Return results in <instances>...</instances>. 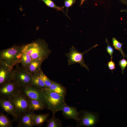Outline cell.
Here are the masks:
<instances>
[{
    "label": "cell",
    "mask_w": 127,
    "mask_h": 127,
    "mask_svg": "<svg viewBox=\"0 0 127 127\" xmlns=\"http://www.w3.org/2000/svg\"><path fill=\"white\" fill-rule=\"evenodd\" d=\"M32 74L24 68L17 66L13 70L12 76V80L19 87L31 85Z\"/></svg>",
    "instance_id": "4"
},
{
    "label": "cell",
    "mask_w": 127,
    "mask_h": 127,
    "mask_svg": "<svg viewBox=\"0 0 127 127\" xmlns=\"http://www.w3.org/2000/svg\"><path fill=\"white\" fill-rule=\"evenodd\" d=\"M83 115L79 116V120L77 122V127L85 126L92 127L96 124L97 118L93 113L87 111H84L82 113Z\"/></svg>",
    "instance_id": "10"
},
{
    "label": "cell",
    "mask_w": 127,
    "mask_h": 127,
    "mask_svg": "<svg viewBox=\"0 0 127 127\" xmlns=\"http://www.w3.org/2000/svg\"><path fill=\"white\" fill-rule=\"evenodd\" d=\"M62 114L65 119H73L76 122L79 120V112L78 111L75 107H70L66 105L63 107Z\"/></svg>",
    "instance_id": "13"
},
{
    "label": "cell",
    "mask_w": 127,
    "mask_h": 127,
    "mask_svg": "<svg viewBox=\"0 0 127 127\" xmlns=\"http://www.w3.org/2000/svg\"><path fill=\"white\" fill-rule=\"evenodd\" d=\"M121 12H125L127 13V10L125 9H123L121 10L120 11Z\"/></svg>",
    "instance_id": "30"
},
{
    "label": "cell",
    "mask_w": 127,
    "mask_h": 127,
    "mask_svg": "<svg viewBox=\"0 0 127 127\" xmlns=\"http://www.w3.org/2000/svg\"><path fill=\"white\" fill-rule=\"evenodd\" d=\"M112 46L116 50L119 51L123 55V58L127 57V56L124 53L123 50L122 48L123 44L120 42L115 37H113L112 38Z\"/></svg>",
    "instance_id": "22"
},
{
    "label": "cell",
    "mask_w": 127,
    "mask_h": 127,
    "mask_svg": "<svg viewBox=\"0 0 127 127\" xmlns=\"http://www.w3.org/2000/svg\"><path fill=\"white\" fill-rule=\"evenodd\" d=\"M106 41L107 44V46L106 48V51L110 56L111 60H112L113 58V54L114 50L113 47L110 45L107 38L106 39Z\"/></svg>",
    "instance_id": "27"
},
{
    "label": "cell",
    "mask_w": 127,
    "mask_h": 127,
    "mask_svg": "<svg viewBox=\"0 0 127 127\" xmlns=\"http://www.w3.org/2000/svg\"><path fill=\"white\" fill-rule=\"evenodd\" d=\"M47 103L48 109L52 113L62 111L63 107L66 105L65 96L53 92L48 89L41 90Z\"/></svg>",
    "instance_id": "2"
},
{
    "label": "cell",
    "mask_w": 127,
    "mask_h": 127,
    "mask_svg": "<svg viewBox=\"0 0 127 127\" xmlns=\"http://www.w3.org/2000/svg\"><path fill=\"white\" fill-rule=\"evenodd\" d=\"M38 74L40 77L45 84L47 88H48L51 84L53 81L48 77L41 70Z\"/></svg>",
    "instance_id": "24"
},
{
    "label": "cell",
    "mask_w": 127,
    "mask_h": 127,
    "mask_svg": "<svg viewBox=\"0 0 127 127\" xmlns=\"http://www.w3.org/2000/svg\"><path fill=\"white\" fill-rule=\"evenodd\" d=\"M20 91L28 98L36 99L44 106L45 108L48 109V107L41 90L32 85L19 87Z\"/></svg>",
    "instance_id": "5"
},
{
    "label": "cell",
    "mask_w": 127,
    "mask_h": 127,
    "mask_svg": "<svg viewBox=\"0 0 127 127\" xmlns=\"http://www.w3.org/2000/svg\"><path fill=\"white\" fill-rule=\"evenodd\" d=\"M28 99L30 110L34 111L45 108L44 105L38 100L28 98Z\"/></svg>",
    "instance_id": "18"
},
{
    "label": "cell",
    "mask_w": 127,
    "mask_h": 127,
    "mask_svg": "<svg viewBox=\"0 0 127 127\" xmlns=\"http://www.w3.org/2000/svg\"><path fill=\"white\" fill-rule=\"evenodd\" d=\"M55 113H52L51 118L47 120L46 127H61L62 125L61 121L55 117Z\"/></svg>",
    "instance_id": "19"
},
{
    "label": "cell",
    "mask_w": 127,
    "mask_h": 127,
    "mask_svg": "<svg viewBox=\"0 0 127 127\" xmlns=\"http://www.w3.org/2000/svg\"><path fill=\"white\" fill-rule=\"evenodd\" d=\"M32 61V59L30 56L27 54L22 53L20 63H21L22 67L27 70Z\"/></svg>",
    "instance_id": "21"
},
{
    "label": "cell",
    "mask_w": 127,
    "mask_h": 127,
    "mask_svg": "<svg viewBox=\"0 0 127 127\" xmlns=\"http://www.w3.org/2000/svg\"><path fill=\"white\" fill-rule=\"evenodd\" d=\"M107 65L108 69L111 70L112 73H113V70L115 69L116 68L115 63L111 60L107 63Z\"/></svg>",
    "instance_id": "28"
},
{
    "label": "cell",
    "mask_w": 127,
    "mask_h": 127,
    "mask_svg": "<svg viewBox=\"0 0 127 127\" xmlns=\"http://www.w3.org/2000/svg\"><path fill=\"white\" fill-rule=\"evenodd\" d=\"M12 120L2 112L0 113V127H12Z\"/></svg>",
    "instance_id": "20"
},
{
    "label": "cell",
    "mask_w": 127,
    "mask_h": 127,
    "mask_svg": "<svg viewBox=\"0 0 127 127\" xmlns=\"http://www.w3.org/2000/svg\"><path fill=\"white\" fill-rule=\"evenodd\" d=\"M43 1L47 6L51 8L55 9L59 11H62L66 16V13L64 12V8L63 7H58L56 6L54 3L51 0H39Z\"/></svg>",
    "instance_id": "23"
},
{
    "label": "cell",
    "mask_w": 127,
    "mask_h": 127,
    "mask_svg": "<svg viewBox=\"0 0 127 127\" xmlns=\"http://www.w3.org/2000/svg\"><path fill=\"white\" fill-rule=\"evenodd\" d=\"M76 1V0H65L64 1V6L63 7L64 8L65 7L66 8V16L68 18L69 17L67 15L68 8L74 4L75 2Z\"/></svg>",
    "instance_id": "25"
},
{
    "label": "cell",
    "mask_w": 127,
    "mask_h": 127,
    "mask_svg": "<svg viewBox=\"0 0 127 127\" xmlns=\"http://www.w3.org/2000/svg\"><path fill=\"white\" fill-rule=\"evenodd\" d=\"M9 99L14 104L17 115L30 110L28 98L20 91Z\"/></svg>",
    "instance_id": "6"
},
{
    "label": "cell",
    "mask_w": 127,
    "mask_h": 127,
    "mask_svg": "<svg viewBox=\"0 0 127 127\" xmlns=\"http://www.w3.org/2000/svg\"><path fill=\"white\" fill-rule=\"evenodd\" d=\"M24 44L20 46L14 45L0 52V61L7 65L13 68L20 63L22 55Z\"/></svg>",
    "instance_id": "3"
},
{
    "label": "cell",
    "mask_w": 127,
    "mask_h": 127,
    "mask_svg": "<svg viewBox=\"0 0 127 127\" xmlns=\"http://www.w3.org/2000/svg\"><path fill=\"white\" fill-rule=\"evenodd\" d=\"M119 65L121 68L122 73L123 74L125 69L127 66V60L124 58L120 60L119 62Z\"/></svg>",
    "instance_id": "26"
},
{
    "label": "cell",
    "mask_w": 127,
    "mask_h": 127,
    "mask_svg": "<svg viewBox=\"0 0 127 127\" xmlns=\"http://www.w3.org/2000/svg\"><path fill=\"white\" fill-rule=\"evenodd\" d=\"M86 0H81V3L80 4V5H81L83 3V2L85 1Z\"/></svg>",
    "instance_id": "31"
},
{
    "label": "cell",
    "mask_w": 127,
    "mask_h": 127,
    "mask_svg": "<svg viewBox=\"0 0 127 127\" xmlns=\"http://www.w3.org/2000/svg\"><path fill=\"white\" fill-rule=\"evenodd\" d=\"M52 51L42 39H39L27 44H24L22 53L31 57L32 61L39 60L43 62L48 57Z\"/></svg>",
    "instance_id": "1"
},
{
    "label": "cell",
    "mask_w": 127,
    "mask_h": 127,
    "mask_svg": "<svg viewBox=\"0 0 127 127\" xmlns=\"http://www.w3.org/2000/svg\"><path fill=\"white\" fill-rule=\"evenodd\" d=\"M98 46L96 44L84 52L81 53L79 52L75 48L72 46L70 48L69 52L66 54L68 58V62L69 65L72 64L76 63L79 64L82 67H84L88 71L89 69L88 67L85 64L84 59V55L88 51Z\"/></svg>",
    "instance_id": "7"
},
{
    "label": "cell",
    "mask_w": 127,
    "mask_h": 127,
    "mask_svg": "<svg viewBox=\"0 0 127 127\" xmlns=\"http://www.w3.org/2000/svg\"><path fill=\"white\" fill-rule=\"evenodd\" d=\"M43 61L39 60H32L27 70L31 74L38 73L41 69V65Z\"/></svg>",
    "instance_id": "15"
},
{
    "label": "cell",
    "mask_w": 127,
    "mask_h": 127,
    "mask_svg": "<svg viewBox=\"0 0 127 127\" xmlns=\"http://www.w3.org/2000/svg\"><path fill=\"white\" fill-rule=\"evenodd\" d=\"M1 108L8 114L12 115L13 119L17 115L15 106L12 100L9 99L1 97L0 99Z\"/></svg>",
    "instance_id": "12"
},
{
    "label": "cell",
    "mask_w": 127,
    "mask_h": 127,
    "mask_svg": "<svg viewBox=\"0 0 127 127\" xmlns=\"http://www.w3.org/2000/svg\"><path fill=\"white\" fill-rule=\"evenodd\" d=\"M49 114L48 113L36 114L34 113L32 115V123L33 126H40L47 120Z\"/></svg>",
    "instance_id": "14"
},
{
    "label": "cell",
    "mask_w": 127,
    "mask_h": 127,
    "mask_svg": "<svg viewBox=\"0 0 127 127\" xmlns=\"http://www.w3.org/2000/svg\"><path fill=\"white\" fill-rule=\"evenodd\" d=\"M13 69L0 61V87L12 80Z\"/></svg>",
    "instance_id": "11"
},
{
    "label": "cell",
    "mask_w": 127,
    "mask_h": 127,
    "mask_svg": "<svg viewBox=\"0 0 127 127\" xmlns=\"http://www.w3.org/2000/svg\"><path fill=\"white\" fill-rule=\"evenodd\" d=\"M34 113V111L30 110L18 115L13 119L17 121V127H33L32 118Z\"/></svg>",
    "instance_id": "9"
},
{
    "label": "cell",
    "mask_w": 127,
    "mask_h": 127,
    "mask_svg": "<svg viewBox=\"0 0 127 127\" xmlns=\"http://www.w3.org/2000/svg\"><path fill=\"white\" fill-rule=\"evenodd\" d=\"M32 85L34 86L41 90L47 88L44 83L39 76L38 73L32 74Z\"/></svg>",
    "instance_id": "17"
},
{
    "label": "cell",
    "mask_w": 127,
    "mask_h": 127,
    "mask_svg": "<svg viewBox=\"0 0 127 127\" xmlns=\"http://www.w3.org/2000/svg\"><path fill=\"white\" fill-rule=\"evenodd\" d=\"M48 89L64 96L66 94V90L65 88L61 85L53 81L51 86Z\"/></svg>",
    "instance_id": "16"
},
{
    "label": "cell",
    "mask_w": 127,
    "mask_h": 127,
    "mask_svg": "<svg viewBox=\"0 0 127 127\" xmlns=\"http://www.w3.org/2000/svg\"><path fill=\"white\" fill-rule=\"evenodd\" d=\"M122 3L127 5V0H119Z\"/></svg>",
    "instance_id": "29"
},
{
    "label": "cell",
    "mask_w": 127,
    "mask_h": 127,
    "mask_svg": "<svg viewBox=\"0 0 127 127\" xmlns=\"http://www.w3.org/2000/svg\"><path fill=\"white\" fill-rule=\"evenodd\" d=\"M20 91L19 87L12 80L0 87V96L2 98L10 99Z\"/></svg>",
    "instance_id": "8"
}]
</instances>
